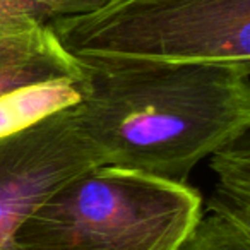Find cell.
Instances as JSON below:
<instances>
[{
  "label": "cell",
  "mask_w": 250,
  "mask_h": 250,
  "mask_svg": "<svg viewBox=\"0 0 250 250\" xmlns=\"http://www.w3.org/2000/svg\"><path fill=\"white\" fill-rule=\"evenodd\" d=\"M81 100L79 81H55L14 89L0 96V137L26 129L35 122Z\"/></svg>",
  "instance_id": "cell-7"
},
{
  "label": "cell",
  "mask_w": 250,
  "mask_h": 250,
  "mask_svg": "<svg viewBox=\"0 0 250 250\" xmlns=\"http://www.w3.org/2000/svg\"><path fill=\"white\" fill-rule=\"evenodd\" d=\"M101 160L81 134L74 106L0 137V250L63 184Z\"/></svg>",
  "instance_id": "cell-4"
},
{
  "label": "cell",
  "mask_w": 250,
  "mask_h": 250,
  "mask_svg": "<svg viewBox=\"0 0 250 250\" xmlns=\"http://www.w3.org/2000/svg\"><path fill=\"white\" fill-rule=\"evenodd\" d=\"M81 134L106 167L187 184L250 129V65L77 59Z\"/></svg>",
  "instance_id": "cell-1"
},
{
  "label": "cell",
  "mask_w": 250,
  "mask_h": 250,
  "mask_svg": "<svg viewBox=\"0 0 250 250\" xmlns=\"http://www.w3.org/2000/svg\"><path fill=\"white\" fill-rule=\"evenodd\" d=\"M177 250H250V226L211 212L201 216Z\"/></svg>",
  "instance_id": "cell-8"
},
{
  "label": "cell",
  "mask_w": 250,
  "mask_h": 250,
  "mask_svg": "<svg viewBox=\"0 0 250 250\" xmlns=\"http://www.w3.org/2000/svg\"><path fill=\"white\" fill-rule=\"evenodd\" d=\"M218 175L209 211L250 226V137L249 132L211 154Z\"/></svg>",
  "instance_id": "cell-6"
},
{
  "label": "cell",
  "mask_w": 250,
  "mask_h": 250,
  "mask_svg": "<svg viewBox=\"0 0 250 250\" xmlns=\"http://www.w3.org/2000/svg\"><path fill=\"white\" fill-rule=\"evenodd\" d=\"M83 67L50 26H0V96L55 81H81Z\"/></svg>",
  "instance_id": "cell-5"
},
{
  "label": "cell",
  "mask_w": 250,
  "mask_h": 250,
  "mask_svg": "<svg viewBox=\"0 0 250 250\" xmlns=\"http://www.w3.org/2000/svg\"><path fill=\"white\" fill-rule=\"evenodd\" d=\"M50 28L74 59L250 65V0H106Z\"/></svg>",
  "instance_id": "cell-3"
},
{
  "label": "cell",
  "mask_w": 250,
  "mask_h": 250,
  "mask_svg": "<svg viewBox=\"0 0 250 250\" xmlns=\"http://www.w3.org/2000/svg\"><path fill=\"white\" fill-rule=\"evenodd\" d=\"M201 206L187 184L101 165L53 192L9 250H177L201 219Z\"/></svg>",
  "instance_id": "cell-2"
}]
</instances>
